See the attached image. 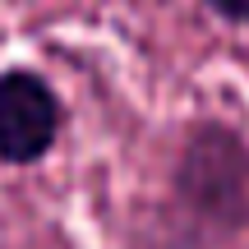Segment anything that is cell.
Returning <instances> with one entry per match:
<instances>
[{"label": "cell", "mask_w": 249, "mask_h": 249, "mask_svg": "<svg viewBox=\"0 0 249 249\" xmlns=\"http://www.w3.org/2000/svg\"><path fill=\"white\" fill-rule=\"evenodd\" d=\"M213 9H222L226 18H235V23H249V0H208Z\"/></svg>", "instance_id": "cell-3"}, {"label": "cell", "mask_w": 249, "mask_h": 249, "mask_svg": "<svg viewBox=\"0 0 249 249\" xmlns=\"http://www.w3.org/2000/svg\"><path fill=\"white\" fill-rule=\"evenodd\" d=\"M55 124H60V107L37 74H0V157L37 161L55 143Z\"/></svg>", "instance_id": "cell-2"}, {"label": "cell", "mask_w": 249, "mask_h": 249, "mask_svg": "<svg viewBox=\"0 0 249 249\" xmlns=\"http://www.w3.org/2000/svg\"><path fill=\"white\" fill-rule=\"evenodd\" d=\"M180 194L222 226H249V148L222 124L198 129L180 161Z\"/></svg>", "instance_id": "cell-1"}]
</instances>
